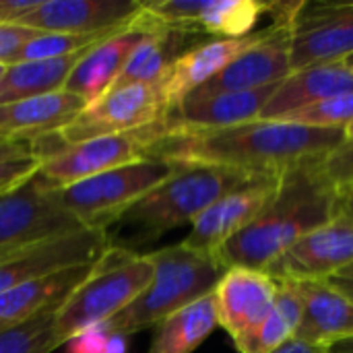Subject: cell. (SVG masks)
<instances>
[{
	"label": "cell",
	"mask_w": 353,
	"mask_h": 353,
	"mask_svg": "<svg viewBox=\"0 0 353 353\" xmlns=\"http://www.w3.org/2000/svg\"><path fill=\"white\" fill-rule=\"evenodd\" d=\"M37 35L39 31L27 29L21 25H0V62L6 66L14 64L23 46L29 43Z\"/></svg>",
	"instance_id": "33"
},
{
	"label": "cell",
	"mask_w": 353,
	"mask_h": 353,
	"mask_svg": "<svg viewBox=\"0 0 353 353\" xmlns=\"http://www.w3.org/2000/svg\"><path fill=\"white\" fill-rule=\"evenodd\" d=\"M335 277H343V279H353V265L350 267H345L339 275H335Z\"/></svg>",
	"instance_id": "42"
},
{
	"label": "cell",
	"mask_w": 353,
	"mask_h": 353,
	"mask_svg": "<svg viewBox=\"0 0 353 353\" xmlns=\"http://www.w3.org/2000/svg\"><path fill=\"white\" fill-rule=\"evenodd\" d=\"M277 298L271 314L244 339L236 341L240 353H271L296 337L302 319V302L294 281H277Z\"/></svg>",
	"instance_id": "28"
},
{
	"label": "cell",
	"mask_w": 353,
	"mask_h": 353,
	"mask_svg": "<svg viewBox=\"0 0 353 353\" xmlns=\"http://www.w3.org/2000/svg\"><path fill=\"white\" fill-rule=\"evenodd\" d=\"M277 85H269L244 93H223L205 99L186 97L178 108H174L161 120V134L219 130V128H232V126L254 122L259 120L265 103L269 101Z\"/></svg>",
	"instance_id": "19"
},
{
	"label": "cell",
	"mask_w": 353,
	"mask_h": 353,
	"mask_svg": "<svg viewBox=\"0 0 353 353\" xmlns=\"http://www.w3.org/2000/svg\"><path fill=\"white\" fill-rule=\"evenodd\" d=\"M37 0H0V25H17Z\"/></svg>",
	"instance_id": "35"
},
{
	"label": "cell",
	"mask_w": 353,
	"mask_h": 353,
	"mask_svg": "<svg viewBox=\"0 0 353 353\" xmlns=\"http://www.w3.org/2000/svg\"><path fill=\"white\" fill-rule=\"evenodd\" d=\"M353 56V2H306L292 35V72Z\"/></svg>",
	"instance_id": "15"
},
{
	"label": "cell",
	"mask_w": 353,
	"mask_h": 353,
	"mask_svg": "<svg viewBox=\"0 0 353 353\" xmlns=\"http://www.w3.org/2000/svg\"><path fill=\"white\" fill-rule=\"evenodd\" d=\"M343 143L345 130L341 128L254 120L219 130L165 132L151 147L149 157L170 163L221 165L252 176H283L302 163L325 161Z\"/></svg>",
	"instance_id": "1"
},
{
	"label": "cell",
	"mask_w": 353,
	"mask_h": 353,
	"mask_svg": "<svg viewBox=\"0 0 353 353\" xmlns=\"http://www.w3.org/2000/svg\"><path fill=\"white\" fill-rule=\"evenodd\" d=\"M153 25L155 19L143 6L141 14L132 23L83 54V58L66 79L64 91L81 97L85 105H91L93 101L103 97L120 77L130 54L147 37Z\"/></svg>",
	"instance_id": "17"
},
{
	"label": "cell",
	"mask_w": 353,
	"mask_h": 353,
	"mask_svg": "<svg viewBox=\"0 0 353 353\" xmlns=\"http://www.w3.org/2000/svg\"><path fill=\"white\" fill-rule=\"evenodd\" d=\"M58 308H52L33 321L0 333V353H52L62 347L54 325Z\"/></svg>",
	"instance_id": "29"
},
{
	"label": "cell",
	"mask_w": 353,
	"mask_h": 353,
	"mask_svg": "<svg viewBox=\"0 0 353 353\" xmlns=\"http://www.w3.org/2000/svg\"><path fill=\"white\" fill-rule=\"evenodd\" d=\"M343 93H353V68L345 62L306 66L302 70H294L275 87L259 120L279 122L302 108Z\"/></svg>",
	"instance_id": "21"
},
{
	"label": "cell",
	"mask_w": 353,
	"mask_h": 353,
	"mask_svg": "<svg viewBox=\"0 0 353 353\" xmlns=\"http://www.w3.org/2000/svg\"><path fill=\"white\" fill-rule=\"evenodd\" d=\"M174 172L176 163L159 157H145L68 186L43 188L48 199L74 217L83 228L108 230L112 223H118L137 201L168 180Z\"/></svg>",
	"instance_id": "6"
},
{
	"label": "cell",
	"mask_w": 353,
	"mask_h": 353,
	"mask_svg": "<svg viewBox=\"0 0 353 353\" xmlns=\"http://www.w3.org/2000/svg\"><path fill=\"white\" fill-rule=\"evenodd\" d=\"M343 194H350V196H353V184L347 188V190H343Z\"/></svg>",
	"instance_id": "46"
},
{
	"label": "cell",
	"mask_w": 353,
	"mask_h": 353,
	"mask_svg": "<svg viewBox=\"0 0 353 353\" xmlns=\"http://www.w3.org/2000/svg\"><path fill=\"white\" fill-rule=\"evenodd\" d=\"M271 353H329V347L308 343V341L298 339V337H292L290 341H285L283 345H279L277 350H273Z\"/></svg>",
	"instance_id": "37"
},
{
	"label": "cell",
	"mask_w": 353,
	"mask_h": 353,
	"mask_svg": "<svg viewBox=\"0 0 353 353\" xmlns=\"http://www.w3.org/2000/svg\"><path fill=\"white\" fill-rule=\"evenodd\" d=\"M31 155V141H4L0 139V161H10Z\"/></svg>",
	"instance_id": "36"
},
{
	"label": "cell",
	"mask_w": 353,
	"mask_h": 353,
	"mask_svg": "<svg viewBox=\"0 0 353 353\" xmlns=\"http://www.w3.org/2000/svg\"><path fill=\"white\" fill-rule=\"evenodd\" d=\"M151 254H139L122 246H110L91 275L70 294L56 312V337L66 345L77 335L97 329L128 308L153 281Z\"/></svg>",
	"instance_id": "5"
},
{
	"label": "cell",
	"mask_w": 353,
	"mask_h": 353,
	"mask_svg": "<svg viewBox=\"0 0 353 353\" xmlns=\"http://www.w3.org/2000/svg\"><path fill=\"white\" fill-rule=\"evenodd\" d=\"M85 101L64 89L0 105V139L33 141L62 130L85 110Z\"/></svg>",
	"instance_id": "24"
},
{
	"label": "cell",
	"mask_w": 353,
	"mask_h": 353,
	"mask_svg": "<svg viewBox=\"0 0 353 353\" xmlns=\"http://www.w3.org/2000/svg\"><path fill=\"white\" fill-rule=\"evenodd\" d=\"M353 120V93H343L337 97L323 99L308 108H302L279 122L302 124L310 128H341L345 130Z\"/></svg>",
	"instance_id": "30"
},
{
	"label": "cell",
	"mask_w": 353,
	"mask_h": 353,
	"mask_svg": "<svg viewBox=\"0 0 353 353\" xmlns=\"http://www.w3.org/2000/svg\"><path fill=\"white\" fill-rule=\"evenodd\" d=\"M110 246L112 238L108 230L93 228H83L25 246L0 259V294L77 265L95 263Z\"/></svg>",
	"instance_id": "10"
},
{
	"label": "cell",
	"mask_w": 353,
	"mask_h": 353,
	"mask_svg": "<svg viewBox=\"0 0 353 353\" xmlns=\"http://www.w3.org/2000/svg\"><path fill=\"white\" fill-rule=\"evenodd\" d=\"M153 17V14H151ZM155 19V17H153ZM194 31L176 29L159 23L155 19L153 29L147 33V37L137 46V50L130 54L126 66L122 68L120 77L116 79L114 87H128V85H155L163 79L172 62L184 54L190 43V35Z\"/></svg>",
	"instance_id": "25"
},
{
	"label": "cell",
	"mask_w": 353,
	"mask_h": 353,
	"mask_svg": "<svg viewBox=\"0 0 353 353\" xmlns=\"http://www.w3.org/2000/svg\"><path fill=\"white\" fill-rule=\"evenodd\" d=\"M128 352V337L118 333H108L105 353H126Z\"/></svg>",
	"instance_id": "38"
},
{
	"label": "cell",
	"mask_w": 353,
	"mask_h": 353,
	"mask_svg": "<svg viewBox=\"0 0 353 353\" xmlns=\"http://www.w3.org/2000/svg\"><path fill=\"white\" fill-rule=\"evenodd\" d=\"M343 62H345V64H347L350 68H353V56H350V58H345Z\"/></svg>",
	"instance_id": "45"
},
{
	"label": "cell",
	"mask_w": 353,
	"mask_h": 353,
	"mask_svg": "<svg viewBox=\"0 0 353 353\" xmlns=\"http://www.w3.org/2000/svg\"><path fill=\"white\" fill-rule=\"evenodd\" d=\"M252 178L221 165L176 163V172L137 201L118 223L128 225L141 240L159 238L180 225H192L223 194Z\"/></svg>",
	"instance_id": "4"
},
{
	"label": "cell",
	"mask_w": 353,
	"mask_h": 353,
	"mask_svg": "<svg viewBox=\"0 0 353 353\" xmlns=\"http://www.w3.org/2000/svg\"><path fill=\"white\" fill-rule=\"evenodd\" d=\"M37 170H39V161L33 155L0 161V196L31 180L37 174Z\"/></svg>",
	"instance_id": "31"
},
{
	"label": "cell",
	"mask_w": 353,
	"mask_h": 353,
	"mask_svg": "<svg viewBox=\"0 0 353 353\" xmlns=\"http://www.w3.org/2000/svg\"><path fill=\"white\" fill-rule=\"evenodd\" d=\"M168 114L170 108L159 83L114 87L58 132L64 143H81L97 137L132 132L163 120Z\"/></svg>",
	"instance_id": "8"
},
{
	"label": "cell",
	"mask_w": 353,
	"mask_h": 353,
	"mask_svg": "<svg viewBox=\"0 0 353 353\" xmlns=\"http://www.w3.org/2000/svg\"><path fill=\"white\" fill-rule=\"evenodd\" d=\"M279 283L265 271L232 267L223 273L213 296L219 327L236 341L250 335L273 310Z\"/></svg>",
	"instance_id": "18"
},
{
	"label": "cell",
	"mask_w": 353,
	"mask_h": 353,
	"mask_svg": "<svg viewBox=\"0 0 353 353\" xmlns=\"http://www.w3.org/2000/svg\"><path fill=\"white\" fill-rule=\"evenodd\" d=\"M6 68H8V66H6V64H2V62H0V79H2V77H4V72H6Z\"/></svg>",
	"instance_id": "44"
},
{
	"label": "cell",
	"mask_w": 353,
	"mask_h": 353,
	"mask_svg": "<svg viewBox=\"0 0 353 353\" xmlns=\"http://www.w3.org/2000/svg\"><path fill=\"white\" fill-rule=\"evenodd\" d=\"M343 211V190L325 174L323 161L302 163L283 174L275 196L261 215L228 244L215 261L223 269L265 271L283 250Z\"/></svg>",
	"instance_id": "2"
},
{
	"label": "cell",
	"mask_w": 353,
	"mask_h": 353,
	"mask_svg": "<svg viewBox=\"0 0 353 353\" xmlns=\"http://www.w3.org/2000/svg\"><path fill=\"white\" fill-rule=\"evenodd\" d=\"M77 230L83 225L48 199L37 174L0 196V259Z\"/></svg>",
	"instance_id": "12"
},
{
	"label": "cell",
	"mask_w": 353,
	"mask_h": 353,
	"mask_svg": "<svg viewBox=\"0 0 353 353\" xmlns=\"http://www.w3.org/2000/svg\"><path fill=\"white\" fill-rule=\"evenodd\" d=\"M329 353H353V337L333 343V345L329 347Z\"/></svg>",
	"instance_id": "40"
},
{
	"label": "cell",
	"mask_w": 353,
	"mask_h": 353,
	"mask_svg": "<svg viewBox=\"0 0 353 353\" xmlns=\"http://www.w3.org/2000/svg\"><path fill=\"white\" fill-rule=\"evenodd\" d=\"M296 283V281H294ZM302 319L296 331L298 339L331 347L337 341L353 337V300L327 281L296 283Z\"/></svg>",
	"instance_id": "22"
},
{
	"label": "cell",
	"mask_w": 353,
	"mask_h": 353,
	"mask_svg": "<svg viewBox=\"0 0 353 353\" xmlns=\"http://www.w3.org/2000/svg\"><path fill=\"white\" fill-rule=\"evenodd\" d=\"M283 176H254L223 194L192 225L182 244L203 256L215 259L223 244L246 230L275 196Z\"/></svg>",
	"instance_id": "13"
},
{
	"label": "cell",
	"mask_w": 353,
	"mask_h": 353,
	"mask_svg": "<svg viewBox=\"0 0 353 353\" xmlns=\"http://www.w3.org/2000/svg\"><path fill=\"white\" fill-rule=\"evenodd\" d=\"M105 341H108V333H103L97 327L77 335L66 345H68V353H105Z\"/></svg>",
	"instance_id": "34"
},
{
	"label": "cell",
	"mask_w": 353,
	"mask_h": 353,
	"mask_svg": "<svg viewBox=\"0 0 353 353\" xmlns=\"http://www.w3.org/2000/svg\"><path fill=\"white\" fill-rule=\"evenodd\" d=\"M261 35L263 31H254L236 39H209L180 54L159 81L170 112L178 108L192 91L230 66L242 52L256 43Z\"/></svg>",
	"instance_id": "20"
},
{
	"label": "cell",
	"mask_w": 353,
	"mask_h": 353,
	"mask_svg": "<svg viewBox=\"0 0 353 353\" xmlns=\"http://www.w3.org/2000/svg\"><path fill=\"white\" fill-rule=\"evenodd\" d=\"M217 306L215 296L209 294L199 302L168 316L153 329V339L147 353H192L215 331Z\"/></svg>",
	"instance_id": "26"
},
{
	"label": "cell",
	"mask_w": 353,
	"mask_h": 353,
	"mask_svg": "<svg viewBox=\"0 0 353 353\" xmlns=\"http://www.w3.org/2000/svg\"><path fill=\"white\" fill-rule=\"evenodd\" d=\"M343 211L353 215V196H350V194H343Z\"/></svg>",
	"instance_id": "41"
},
{
	"label": "cell",
	"mask_w": 353,
	"mask_h": 353,
	"mask_svg": "<svg viewBox=\"0 0 353 353\" xmlns=\"http://www.w3.org/2000/svg\"><path fill=\"white\" fill-rule=\"evenodd\" d=\"M323 170L341 190H347L353 184V143L339 145L323 161Z\"/></svg>",
	"instance_id": "32"
},
{
	"label": "cell",
	"mask_w": 353,
	"mask_h": 353,
	"mask_svg": "<svg viewBox=\"0 0 353 353\" xmlns=\"http://www.w3.org/2000/svg\"><path fill=\"white\" fill-rule=\"evenodd\" d=\"M87 52H79L64 58L31 60L10 64L0 79V105L31 99L64 89L66 79Z\"/></svg>",
	"instance_id": "27"
},
{
	"label": "cell",
	"mask_w": 353,
	"mask_h": 353,
	"mask_svg": "<svg viewBox=\"0 0 353 353\" xmlns=\"http://www.w3.org/2000/svg\"><path fill=\"white\" fill-rule=\"evenodd\" d=\"M350 265H353V215L341 211L273 259L265 273L275 281H327Z\"/></svg>",
	"instance_id": "9"
},
{
	"label": "cell",
	"mask_w": 353,
	"mask_h": 353,
	"mask_svg": "<svg viewBox=\"0 0 353 353\" xmlns=\"http://www.w3.org/2000/svg\"><path fill=\"white\" fill-rule=\"evenodd\" d=\"M143 10L137 0H37L17 23L39 33H108L126 27Z\"/></svg>",
	"instance_id": "16"
},
{
	"label": "cell",
	"mask_w": 353,
	"mask_h": 353,
	"mask_svg": "<svg viewBox=\"0 0 353 353\" xmlns=\"http://www.w3.org/2000/svg\"><path fill=\"white\" fill-rule=\"evenodd\" d=\"M161 137V120L145 128L97 137L81 143H62L39 161L37 178L48 188L68 186L91 176L116 170L149 157L151 147Z\"/></svg>",
	"instance_id": "7"
},
{
	"label": "cell",
	"mask_w": 353,
	"mask_h": 353,
	"mask_svg": "<svg viewBox=\"0 0 353 353\" xmlns=\"http://www.w3.org/2000/svg\"><path fill=\"white\" fill-rule=\"evenodd\" d=\"M335 288H339L347 298H352L353 300V279H343V277H331L329 279Z\"/></svg>",
	"instance_id": "39"
},
{
	"label": "cell",
	"mask_w": 353,
	"mask_h": 353,
	"mask_svg": "<svg viewBox=\"0 0 353 353\" xmlns=\"http://www.w3.org/2000/svg\"><path fill=\"white\" fill-rule=\"evenodd\" d=\"M292 23L273 21L246 52H242L217 77L201 85L188 97L205 99L223 93H244L277 85L292 74Z\"/></svg>",
	"instance_id": "11"
},
{
	"label": "cell",
	"mask_w": 353,
	"mask_h": 353,
	"mask_svg": "<svg viewBox=\"0 0 353 353\" xmlns=\"http://www.w3.org/2000/svg\"><path fill=\"white\" fill-rule=\"evenodd\" d=\"M155 275L149 288L120 314L101 325L103 333L132 335L151 329L182 308L215 292L223 269L215 259L203 256L182 242L149 252Z\"/></svg>",
	"instance_id": "3"
},
{
	"label": "cell",
	"mask_w": 353,
	"mask_h": 353,
	"mask_svg": "<svg viewBox=\"0 0 353 353\" xmlns=\"http://www.w3.org/2000/svg\"><path fill=\"white\" fill-rule=\"evenodd\" d=\"M159 23L176 29L236 39L254 33L261 17L271 12L273 2L261 0H155L143 2Z\"/></svg>",
	"instance_id": "14"
},
{
	"label": "cell",
	"mask_w": 353,
	"mask_h": 353,
	"mask_svg": "<svg viewBox=\"0 0 353 353\" xmlns=\"http://www.w3.org/2000/svg\"><path fill=\"white\" fill-rule=\"evenodd\" d=\"M95 263L77 265L48 277L21 283L0 294V333L33 321L35 316L60 308L70 294L91 275Z\"/></svg>",
	"instance_id": "23"
},
{
	"label": "cell",
	"mask_w": 353,
	"mask_h": 353,
	"mask_svg": "<svg viewBox=\"0 0 353 353\" xmlns=\"http://www.w3.org/2000/svg\"><path fill=\"white\" fill-rule=\"evenodd\" d=\"M345 141L353 143V120L347 124V128H345Z\"/></svg>",
	"instance_id": "43"
}]
</instances>
